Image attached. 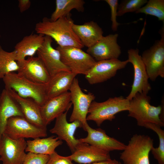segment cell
Segmentation results:
<instances>
[{
  "mask_svg": "<svg viewBox=\"0 0 164 164\" xmlns=\"http://www.w3.org/2000/svg\"><path fill=\"white\" fill-rule=\"evenodd\" d=\"M73 24L70 15L54 21L45 18L36 24L35 30L37 34L53 39L60 46H72L81 49L84 46L73 29Z\"/></svg>",
  "mask_w": 164,
  "mask_h": 164,
  "instance_id": "1",
  "label": "cell"
},
{
  "mask_svg": "<svg viewBox=\"0 0 164 164\" xmlns=\"http://www.w3.org/2000/svg\"><path fill=\"white\" fill-rule=\"evenodd\" d=\"M151 98L142 93H137L130 101L128 116L135 118L137 125L144 127L148 123H152L164 126V123L161 120L160 115L164 111V103L161 105L155 106L150 104Z\"/></svg>",
  "mask_w": 164,
  "mask_h": 164,
  "instance_id": "2",
  "label": "cell"
},
{
  "mask_svg": "<svg viewBox=\"0 0 164 164\" xmlns=\"http://www.w3.org/2000/svg\"><path fill=\"white\" fill-rule=\"evenodd\" d=\"M2 79L5 89L13 90L22 97L32 99L40 106L47 100V84L35 83L15 72L7 74Z\"/></svg>",
  "mask_w": 164,
  "mask_h": 164,
  "instance_id": "3",
  "label": "cell"
},
{
  "mask_svg": "<svg viewBox=\"0 0 164 164\" xmlns=\"http://www.w3.org/2000/svg\"><path fill=\"white\" fill-rule=\"evenodd\" d=\"M129 104L130 101L122 96L110 98L101 102L94 101L89 109L87 120L93 121L100 126L106 120L112 121L118 113L128 111Z\"/></svg>",
  "mask_w": 164,
  "mask_h": 164,
  "instance_id": "4",
  "label": "cell"
},
{
  "mask_svg": "<svg viewBox=\"0 0 164 164\" xmlns=\"http://www.w3.org/2000/svg\"><path fill=\"white\" fill-rule=\"evenodd\" d=\"M153 145V140L149 136L134 135L120 154L123 164H150L149 154Z\"/></svg>",
  "mask_w": 164,
  "mask_h": 164,
  "instance_id": "5",
  "label": "cell"
},
{
  "mask_svg": "<svg viewBox=\"0 0 164 164\" xmlns=\"http://www.w3.org/2000/svg\"><path fill=\"white\" fill-rule=\"evenodd\" d=\"M164 24L159 30L161 39L144 51L141 56L148 78L152 81L159 76L164 77Z\"/></svg>",
  "mask_w": 164,
  "mask_h": 164,
  "instance_id": "6",
  "label": "cell"
},
{
  "mask_svg": "<svg viewBox=\"0 0 164 164\" xmlns=\"http://www.w3.org/2000/svg\"><path fill=\"white\" fill-rule=\"evenodd\" d=\"M56 49L60 53L63 64L77 75H85L96 62L89 54L77 47L58 46Z\"/></svg>",
  "mask_w": 164,
  "mask_h": 164,
  "instance_id": "7",
  "label": "cell"
},
{
  "mask_svg": "<svg viewBox=\"0 0 164 164\" xmlns=\"http://www.w3.org/2000/svg\"><path fill=\"white\" fill-rule=\"evenodd\" d=\"M70 101L73 105V109L69 121L72 122L78 120L82 123L84 130L88 124L87 117L91 102L95 99L94 95L91 92L84 93L79 85L77 78L74 79L69 89Z\"/></svg>",
  "mask_w": 164,
  "mask_h": 164,
  "instance_id": "8",
  "label": "cell"
},
{
  "mask_svg": "<svg viewBox=\"0 0 164 164\" xmlns=\"http://www.w3.org/2000/svg\"><path fill=\"white\" fill-rule=\"evenodd\" d=\"M3 134L13 139H35L45 137L47 135L46 129L38 127L21 116L10 118L7 121Z\"/></svg>",
  "mask_w": 164,
  "mask_h": 164,
  "instance_id": "9",
  "label": "cell"
},
{
  "mask_svg": "<svg viewBox=\"0 0 164 164\" xmlns=\"http://www.w3.org/2000/svg\"><path fill=\"white\" fill-rule=\"evenodd\" d=\"M128 63H131L133 67L134 77L131 91L126 97L130 101L137 93L147 94L151 89L149 82V78L145 65L141 56L139 54V50L131 49L128 50Z\"/></svg>",
  "mask_w": 164,
  "mask_h": 164,
  "instance_id": "10",
  "label": "cell"
},
{
  "mask_svg": "<svg viewBox=\"0 0 164 164\" xmlns=\"http://www.w3.org/2000/svg\"><path fill=\"white\" fill-rule=\"evenodd\" d=\"M128 63L127 60L122 61L118 59L96 61L85 75V78L91 84L103 82L114 76Z\"/></svg>",
  "mask_w": 164,
  "mask_h": 164,
  "instance_id": "11",
  "label": "cell"
},
{
  "mask_svg": "<svg viewBox=\"0 0 164 164\" xmlns=\"http://www.w3.org/2000/svg\"><path fill=\"white\" fill-rule=\"evenodd\" d=\"M25 138H11L3 134L0 138V159L2 164H22L26 153Z\"/></svg>",
  "mask_w": 164,
  "mask_h": 164,
  "instance_id": "12",
  "label": "cell"
},
{
  "mask_svg": "<svg viewBox=\"0 0 164 164\" xmlns=\"http://www.w3.org/2000/svg\"><path fill=\"white\" fill-rule=\"evenodd\" d=\"M118 36L117 33L103 36L96 43L87 48V53L96 61L118 59L121 53L117 42Z\"/></svg>",
  "mask_w": 164,
  "mask_h": 164,
  "instance_id": "13",
  "label": "cell"
},
{
  "mask_svg": "<svg viewBox=\"0 0 164 164\" xmlns=\"http://www.w3.org/2000/svg\"><path fill=\"white\" fill-rule=\"evenodd\" d=\"M52 39L45 36L42 46L37 51V57L42 61L51 77L62 71H71L61 60L59 51L52 46Z\"/></svg>",
  "mask_w": 164,
  "mask_h": 164,
  "instance_id": "14",
  "label": "cell"
},
{
  "mask_svg": "<svg viewBox=\"0 0 164 164\" xmlns=\"http://www.w3.org/2000/svg\"><path fill=\"white\" fill-rule=\"evenodd\" d=\"M68 111H66L56 118L55 124L50 132L57 135L59 139L65 141L73 153L80 142L74 136L75 131L77 128H82L83 125L78 120L69 123L67 119Z\"/></svg>",
  "mask_w": 164,
  "mask_h": 164,
  "instance_id": "15",
  "label": "cell"
},
{
  "mask_svg": "<svg viewBox=\"0 0 164 164\" xmlns=\"http://www.w3.org/2000/svg\"><path fill=\"white\" fill-rule=\"evenodd\" d=\"M84 130L88 134L86 137L78 139L80 142L87 143L109 152L123 150L125 148L126 145L124 143L108 136L101 128L94 129L88 124Z\"/></svg>",
  "mask_w": 164,
  "mask_h": 164,
  "instance_id": "16",
  "label": "cell"
},
{
  "mask_svg": "<svg viewBox=\"0 0 164 164\" xmlns=\"http://www.w3.org/2000/svg\"><path fill=\"white\" fill-rule=\"evenodd\" d=\"M19 69L17 73L35 83L47 84L51 76L45 66L37 57H29L17 62Z\"/></svg>",
  "mask_w": 164,
  "mask_h": 164,
  "instance_id": "17",
  "label": "cell"
},
{
  "mask_svg": "<svg viewBox=\"0 0 164 164\" xmlns=\"http://www.w3.org/2000/svg\"><path fill=\"white\" fill-rule=\"evenodd\" d=\"M72 104L70 93L68 91L47 99L40 106L45 124L47 125L59 116L68 111Z\"/></svg>",
  "mask_w": 164,
  "mask_h": 164,
  "instance_id": "18",
  "label": "cell"
},
{
  "mask_svg": "<svg viewBox=\"0 0 164 164\" xmlns=\"http://www.w3.org/2000/svg\"><path fill=\"white\" fill-rule=\"evenodd\" d=\"M109 152L88 144L80 142L69 156L77 163L89 164L111 159Z\"/></svg>",
  "mask_w": 164,
  "mask_h": 164,
  "instance_id": "19",
  "label": "cell"
},
{
  "mask_svg": "<svg viewBox=\"0 0 164 164\" xmlns=\"http://www.w3.org/2000/svg\"><path fill=\"white\" fill-rule=\"evenodd\" d=\"M9 94L19 105L23 117L33 125L46 129L40 110V106L34 100L19 96L12 89H7Z\"/></svg>",
  "mask_w": 164,
  "mask_h": 164,
  "instance_id": "20",
  "label": "cell"
},
{
  "mask_svg": "<svg viewBox=\"0 0 164 164\" xmlns=\"http://www.w3.org/2000/svg\"><path fill=\"white\" fill-rule=\"evenodd\" d=\"M44 39V35L37 33L24 36L15 46L17 62L24 60L27 56H33L42 46Z\"/></svg>",
  "mask_w": 164,
  "mask_h": 164,
  "instance_id": "21",
  "label": "cell"
},
{
  "mask_svg": "<svg viewBox=\"0 0 164 164\" xmlns=\"http://www.w3.org/2000/svg\"><path fill=\"white\" fill-rule=\"evenodd\" d=\"M77 75L71 71H62L51 77L47 84V100L68 91Z\"/></svg>",
  "mask_w": 164,
  "mask_h": 164,
  "instance_id": "22",
  "label": "cell"
},
{
  "mask_svg": "<svg viewBox=\"0 0 164 164\" xmlns=\"http://www.w3.org/2000/svg\"><path fill=\"white\" fill-rule=\"evenodd\" d=\"M15 116L23 115L18 104L5 88L0 94V138L8 119Z\"/></svg>",
  "mask_w": 164,
  "mask_h": 164,
  "instance_id": "23",
  "label": "cell"
},
{
  "mask_svg": "<svg viewBox=\"0 0 164 164\" xmlns=\"http://www.w3.org/2000/svg\"><path fill=\"white\" fill-rule=\"evenodd\" d=\"M72 28L84 46L88 48L95 44L103 36L102 28L93 21L82 25L74 23Z\"/></svg>",
  "mask_w": 164,
  "mask_h": 164,
  "instance_id": "24",
  "label": "cell"
},
{
  "mask_svg": "<svg viewBox=\"0 0 164 164\" xmlns=\"http://www.w3.org/2000/svg\"><path fill=\"white\" fill-rule=\"evenodd\" d=\"M26 152L36 154L50 155L55 149L63 143L62 140L58 137L52 136L44 138H36L26 141Z\"/></svg>",
  "mask_w": 164,
  "mask_h": 164,
  "instance_id": "25",
  "label": "cell"
},
{
  "mask_svg": "<svg viewBox=\"0 0 164 164\" xmlns=\"http://www.w3.org/2000/svg\"><path fill=\"white\" fill-rule=\"evenodd\" d=\"M84 1L83 0H56L55 9L49 19L52 21H55L70 15V12L73 9L83 12L84 9Z\"/></svg>",
  "mask_w": 164,
  "mask_h": 164,
  "instance_id": "26",
  "label": "cell"
},
{
  "mask_svg": "<svg viewBox=\"0 0 164 164\" xmlns=\"http://www.w3.org/2000/svg\"><path fill=\"white\" fill-rule=\"evenodd\" d=\"M19 68L15 51H6L0 45V79L9 73L17 72Z\"/></svg>",
  "mask_w": 164,
  "mask_h": 164,
  "instance_id": "27",
  "label": "cell"
},
{
  "mask_svg": "<svg viewBox=\"0 0 164 164\" xmlns=\"http://www.w3.org/2000/svg\"><path fill=\"white\" fill-rule=\"evenodd\" d=\"M135 13L154 16L164 24V0H149Z\"/></svg>",
  "mask_w": 164,
  "mask_h": 164,
  "instance_id": "28",
  "label": "cell"
},
{
  "mask_svg": "<svg viewBox=\"0 0 164 164\" xmlns=\"http://www.w3.org/2000/svg\"><path fill=\"white\" fill-rule=\"evenodd\" d=\"M145 127L151 129L157 134L159 139V146L157 148L153 147L151 150L154 158L159 164H164V131L158 125L152 123L146 124Z\"/></svg>",
  "mask_w": 164,
  "mask_h": 164,
  "instance_id": "29",
  "label": "cell"
},
{
  "mask_svg": "<svg viewBox=\"0 0 164 164\" xmlns=\"http://www.w3.org/2000/svg\"><path fill=\"white\" fill-rule=\"evenodd\" d=\"M147 0H123L118 4L117 16L129 12H135L146 4Z\"/></svg>",
  "mask_w": 164,
  "mask_h": 164,
  "instance_id": "30",
  "label": "cell"
},
{
  "mask_svg": "<svg viewBox=\"0 0 164 164\" xmlns=\"http://www.w3.org/2000/svg\"><path fill=\"white\" fill-rule=\"evenodd\" d=\"M49 157V155L29 152L26 154L22 164H47Z\"/></svg>",
  "mask_w": 164,
  "mask_h": 164,
  "instance_id": "31",
  "label": "cell"
},
{
  "mask_svg": "<svg viewBox=\"0 0 164 164\" xmlns=\"http://www.w3.org/2000/svg\"><path fill=\"white\" fill-rule=\"evenodd\" d=\"M109 5L111 12V29L113 31L117 30L118 26L120 24L117 20L118 9V0H105Z\"/></svg>",
  "mask_w": 164,
  "mask_h": 164,
  "instance_id": "32",
  "label": "cell"
},
{
  "mask_svg": "<svg viewBox=\"0 0 164 164\" xmlns=\"http://www.w3.org/2000/svg\"><path fill=\"white\" fill-rule=\"evenodd\" d=\"M49 156V159L47 164H73L69 156H61L56 151Z\"/></svg>",
  "mask_w": 164,
  "mask_h": 164,
  "instance_id": "33",
  "label": "cell"
},
{
  "mask_svg": "<svg viewBox=\"0 0 164 164\" xmlns=\"http://www.w3.org/2000/svg\"><path fill=\"white\" fill-rule=\"evenodd\" d=\"M18 7L21 13L28 10L30 7L31 2L29 0H19Z\"/></svg>",
  "mask_w": 164,
  "mask_h": 164,
  "instance_id": "34",
  "label": "cell"
},
{
  "mask_svg": "<svg viewBox=\"0 0 164 164\" xmlns=\"http://www.w3.org/2000/svg\"><path fill=\"white\" fill-rule=\"evenodd\" d=\"M119 162L115 159L101 161L89 164H118Z\"/></svg>",
  "mask_w": 164,
  "mask_h": 164,
  "instance_id": "35",
  "label": "cell"
},
{
  "mask_svg": "<svg viewBox=\"0 0 164 164\" xmlns=\"http://www.w3.org/2000/svg\"><path fill=\"white\" fill-rule=\"evenodd\" d=\"M118 164H122L120 162H119Z\"/></svg>",
  "mask_w": 164,
  "mask_h": 164,
  "instance_id": "36",
  "label": "cell"
},
{
  "mask_svg": "<svg viewBox=\"0 0 164 164\" xmlns=\"http://www.w3.org/2000/svg\"><path fill=\"white\" fill-rule=\"evenodd\" d=\"M0 37H1V35H0Z\"/></svg>",
  "mask_w": 164,
  "mask_h": 164,
  "instance_id": "37",
  "label": "cell"
},
{
  "mask_svg": "<svg viewBox=\"0 0 164 164\" xmlns=\"http://www.w3.org/2000/svg\"><path fill=\"white\" fill-rule=\"evenodd\" d=\"M0 161H1V160H0Z\"/></svg>",
  "mask_w": 164,
  "mask_h": 164,
  "instance_id": "38",
  "label": "cell"
}]
</instances>
